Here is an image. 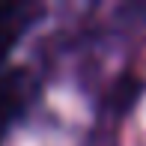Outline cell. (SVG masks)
Returning a JSON list of instances; mask_svg holds the SVG:
<instances>
[{
	"label": "cell",
	"mask_w": 146,
	"mask_h": 146,
	"mask_svg": "<svg viewBox=\"0 0 146 146\" xmlns=\"http://www.w3.org/2000/svg\"><path fill=\"white\" fill-rule=\"evenodd\" d=\"M30 98H33V81L27 72L12 69L0 75V146H3L9 128L24 113V108L30 104Z\"/></svg>",
	"instance_id": "cell-1"
},
{
	"label": "cell",
	"mask_w": 146,
	"mask_h": 146,
	"mask_svg": "<svg viewBox=\"0 0 146 146\" xmlns=\"http://www.w3.org/2000/svg\"><path fill=\"white\" fill-rule=\"evenodd\" d=\"M39 15H42L39 3H0V66L9 60L15 45L36 24Z\"/></svg>",
	"instance_id": "cell-2"
}]
</instances>
